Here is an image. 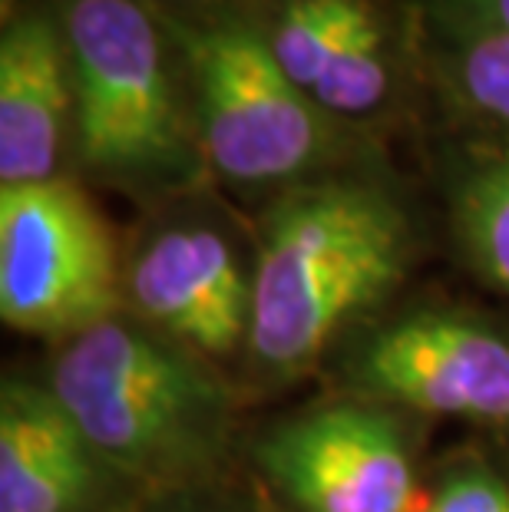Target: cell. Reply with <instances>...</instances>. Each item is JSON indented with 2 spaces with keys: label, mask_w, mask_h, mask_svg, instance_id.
Segmentation results:
<instances>
[{
  "label": "cell",
  "mask_w": 509,
  "mask_h": 512,
  "mask_svg": "<svg viewBox=\"0 0 509 512\" xmlns=\"http://www.w3.org/2000/svg\"><path fill=\"white\" fill-rule=\"evenodd\" d=\"M404 261L407 222L377 189L324 182L288 195L258 245L248 354L275 377L308 370L397 285Z\"/></svg>",
  "instance_id": "cell-1"
},
{
  "label": "cell",
  "mask_w": 509,
  "mask_h": 512,
  "mask_svg": "<svg viewBox=\"0 0 509 512\" xmlns=\"http://www.w3.org/2000/svg\"><path fill=\"white\" fill-rule=\"evenodd\" d=\"M50 394L133 486H182L222 460L232 400L219 377L143 321L106 318L53 357Z\"/></svg>",
  "instance_id": "cell-2"
},
{
  "label": "cell",
  "mask_w": 509,
  "mask_h": 512,
  "mask_svg": "<svg viewBox=\"0 0 509 512\" xmlns=\"http://www.w3.org/2000/svg\"><path fill=\"white\" fill-rule=\"evenodd\" d=\"M67 47L86 166L123 179L186 166V133L153 20L136 0H73Z\"/></svg>",
  "instance_id": "cell-3"
},
{
  "label": "cell",
  "mask_w": 509,
  "mask_h": 512,
  "mask_svg": "<svg viewBox=\"0 0 509 512\" xmlns=\"http://www.w3.org/2000/svg\"><path fill=\"white\" fill-rule=\"evenodd\" d=\"M110 228L70 179L0 189V318L40 337H77L116 314Z\"/></svg>",
  "instance_id": "cell-4"
},
{
  "label": "cell",
  "mask_w": 509,
  "mask_h": 512,
  "mask_svg": "<svg viewBox=\"0 0 509 512\" xmlns=\"http://www.w3.org/2000/svg\"><path fill=\"white\" fill-rule=\"evenodd\" d=\"M186 53L202 143L222 176L281 182L311 166L321 149L318 106L278 67L265 37L245 27L192 30Z\"/></svg>",
  "instance_id": "cell-5"
},
{
  "label": "cell",
  "mask_w": 509,
  "mask_h": 512,
  "mask_svg": "<svg viewBox=\"0 0 509 512\" xmlns=\"http://www.w3.org/2000/svg\"><path fill=\"white\" fill-rule=\"evenodd\" d=\"M258 463L298 512H414L417 473L391 413L334 403L281 423Z\"/></svg>",
  "instance_id": "cell-6"
},
{
  "label": "cell",
  "mask_w": 509,
  "mask_h": 512,
  "mask_svg": "<svg viewBox=\"0 0 509 512\" xmlns=\"http://www.w3.org/2000/svg\"><path fill=\"white\" fill-rule=\"evenodd\" d=\"M351 384L381 403L509 423V337L460 314H407L364 337Z\"/></svg>",
  "instance_id": "cell-7"
},
{
  "label": "cell",
  "mask_w": 509,
  "mask_h": 512,
  "mask_svg": "<svg viewBox=\"0 0 509 512\" xmlns=\"http://www.w3.org/2000/svg\"><path fill=\"white\" fill-rule=\"evenodd\" d=\"M143 324L202 357H225L248 344L252 278L212 228H169L136 255L126 275Z\"/></svg>",
  "instance_id": "cell-8"
},
{
  "label": "cell",
  "mask_w": 509,
  "mask_h": 512,
  "mask_svg": "<svg viewBox=\"0 0 509 512\" xmlns=\"http://www.w3.org/2000/svg\"><path fill=\"white\" fill-rule=\"evenodd\" d=\"M129 486L67 417L47 384L0 394V512H113Z\"/></svg>",
  "instance_id": "cell-9"
},
{
  "label": "cell",
  "mask_w": 509,
  "mask_h": 512,
  "mask_svg": "<svg viewBox=\"0 0 509 512\" xmlns=\"http://www.w3.org/2000/svg\"><path fill=\"white\" fill-rule=\"evenodd\" d=\"M77 90L67 37L20 17L0 40V189L57 179Z\"/></svg>",
  "instance_id": "cell-10"
},
{
  "label": "cell",
  "mask_w": 509,
  "mask_h": 512,
  "mask_svg": "<svg viewBox=\"0 0 509 512\" xmlns=\"http://www.w3.org/2000/svg\"><path fill=\"white\" fill-rule=\"evenodd\" d=\"M364 10V0H291L281 10L268 47L278 67L308 100L321 76L338 60Z\"/></svg>",
  "instance_id": "cell-11"
},
{
  "label": "cell",
  "mask_w": 509,
  "mask_h": 512,
  "mask_svg": "<svg viewBox=\"0 0 509 512\" xmlns=\"http://www.w3.org/2000/svg\"><path fill=\"white\" fill-rule=\"evenodd\" d=\"M387 86H391V76H387L381 50V27H377L371 7H367L354 24L348 43L341 47L338 60L314 86L311 103L341 116H361L384 100Z\"/></svg>",
  "instance_id": "cell-12"
},
{
  "label": "cell",
  "mask_w": 509,
  "mask_h": 512,
  "mask_svg": "<svg viewBox=\"0 0 509 512\" xmlns=\"http://www.w3.org/2000/svg\"><path fill=\"white\" fill-rule=\"evenodd\" d=\"M460 228L476 268L509 291V162L476 172L467 182L460 195Z\"/></svg>",
  "instance_id": "cell-13"
},
{
  "label": "cell",
  "mask_w": 509,
  "mask_h": 512,
  "mask_svg": "<svg viewBox=\"0 0 509 512\" xmlns=\"http://www.w3.org/2000/svg\"><path fill=\"white\" fill-rule=\"evenodd\" d=\"M463 90L496 123L509 126V37L480 34L463 57Z\"/></svg>",
  "instance_id": "cell-14"
},
{
  "label": "cell",
  "mask_w": 509,
  "mask_h": 512,
  "mask_svg": "<svg viewBox=\"0 0 509 512\" xmlns=\"http://www.w3.org/2000/svg\"><path fill=\"white\" fill-rule=\"evenodd\" d=\"M424 512H509V486L483 463H463L443 476Z\"/></svg>",
  "instance_id": "cell-15"
},
{
  "label": "cell",
  "mask_w": 509,
  "mask_h": 512,
  "mask_svg": "<svg viewBox=\"0 0 509 512\" xmlns=\"http://www.w3.org/2000/svg\"><path fill=\"white\" fill-rule=\"evenodd\" d=\"M480 34H506L509 37V0H457Z\"/></svg>",
  "instance_id": "cell-16"
}]
</instances>
